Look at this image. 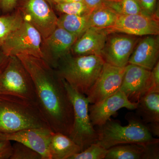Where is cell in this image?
<instances>
[{
    "mask_svg": "<svg viewBox=\"0 0 159 159\" xmlns=\"http://www.w3.org/2000/svg\"><path fill=\"white\" fill-rule=\"evenodd\" d=\"M16 57L33 81L36 102L51 131L70 136L74 107L62 78L45 59L28 55Z\"/></svg>",
    "mask_w": 159,
    "mask_h": 159,
    "instance_id": "cell-1",
    "label": "cell"
},
{
    "mask_svg": "<svg viewBox=\"0 0 159 159\" xmlns=\"http://www.w3.org/2000/svg\"><path fill=\"white\" fill-rule=\"evenodd\" d=\"M30 128L51 129L37 102L16 96L0 95V134Z\"/></svg>",
    "mask_w": 159,
    "mask_h": 159,
    "instance_id": "cell-2",
    "label": "cell"
},
{
    "mask_svg": "<svg viewBox=\"0 0 159 159\" xmlns=\"http://www.w3.org/2000/svg\"><path fill=\"white\" fill-rule=\"evenodd\" d=\"M105 61L99 55L69 54L57 62V72L73 88L86 96L101 73Z\"/></svg>",
    "mask_w": 159,
    "mask_h": 159,
    "instance_id": "cell-3",
    "label": "cell"
},
{
    "mask_svg": "<svg viewBox=\"0 0 159 159\" xmlns=\"http://www.w3.org/2000/svg\"><path fill=\"white\" fill-rule=\"evenodd\" d=\"M128 125H122L118 121L110 119L96 129L97 142L108 149L122 144L159 142L147 125L137 115H127Z\"/></svg>",
    "mask_w": 159,
    "mask_h": 159,
    "instance_id": "cell-4",
    "label": "cell"
},
{
    "mask_svg": "<svg viewBox=\"0 0 159 159\" xmlns=\"http://www.w3.org/2000/svg\"><path fill=\"white\" fill-rule=\"evenodd\" d=\"M0 95L16 96L36 102L33 81L16 56L9 57L0 68Z\"/></svg>",
    "mask_w": 159,
    "mask_h": 159,
    "instance_id": "cell-5",
    "label": "cell"
},
{
    "mask_svg": "<svg viewBox=\"0 0 159 159\" xmlns=\"http://www.w3.org/2000/svg\"><path fill=\"white\" fill-rule=\"evenodd\" d=\"M74 107V120L70 138L84 150L97 142L98 135L92 124L89 112V102L84 94L79 93L63 79Z\"/></svg>",
    "mask_w": 159,
    "mask_h": 159,
    "instance_id": "cell-6",
    "label": "cell"
},
{
    "mask_svg": "<svg viewBox=\"0 0 159 159\" xmlns=\"http://www.w3.org/2000/svg\"><path fill=\"white\" fill-rule=\"evenodd\" d=\"M42 39L39 32L24 20L20 27L12 32L0 47L8 57L28 55L46 61L45 54L42 49Z\"/></svg>",
    "mask_w": 159,
    "mask_h": 159,
    "instance_id": "cell-7",
    "label": "cell"
},
{
    "mask_svg": "<svg viewBox=\"0 0 159 159\" xmlns=\"http://www.w3.org/2000/svg\"><path fill=\"white\" fill-rule=\"evenodd\" d=\"M19 11L24 20L33 26L43 40L57 27L58 17L46 0H25Z\"/></svg>",
    "mask_w": 159,
    "mask_h": 159,
    "instance_id": "cell-8",
    "label": "cell"
},
{
    "mask_svg": "<svg viewBox=\"0 0 159 159\" xmlns=\"http://www.w3.org/2000/svg\"><path fill=\"white\" fill-rule=\"evenodd\" d=\"M141 37L123 33H110L101 56L105 62L119 67H125Z\"/></svg>",
    "mask_w": 159,
    "mask_h": 159,
    "instance_id": "cell-9",
    "label": "cell"
},
{
    "mask_svg": "<svg viewBox=\"0 0 159 159\" xmlns=\"http://www.w3.org/2000/svg\"><path fill=\"white\" fill-rule=\"evenodd\" d=\"M104 29L108 34L123 33L139 37L159 35V19L144 13L119 16L114 25Z\"/></svg>",
    "mask_w": 159,
    "mask_h": 159,
    "instance_id": "cell-10",
    "label": "cell"
},
{
    "mask_svg": "<svg viewBox=\"0 0 159 159\" xmlns=\"http://www.w3.org/2000/svg\"><path fill=\"white\" fill-rule=\"evenodd\" d=\"M125 70V67L105 62L99 77L87 95L89 104L99 102L119 90Z\"/></svg>",
    "mask_w": 159,
    "mask_h": 159,
    "instance_id": "cell-11",
    "label": "cell"
},
{
    "mask_svg": "<svg viewBox=\"0 0 159 159\" xmlns=\"http://www.w3.org/2000/svg\"><path fill=\"white\" fill-rule=\"evenodd\" d=\"M138 103L130 102L124 93L118 91L101 101L89 105V112L92 124L100 127L119 110H135Z\"/></svg>",
    "mask_w": 159,
    "mask_h": 159,
    "instance_id": "cell-12",
    "label": "cell"
},
{
    "mask_svg": "<svg viewBox=\"0 0 159 159\" xmlns=\"http://www.w3.org/2000/svg\"><path fill=\"white\" fill-rule=\"evenodd\" d=\"M52 132L47 129H27L11 133L0 134V142H20L39 153L42 159H51L49 144Z\"/></svg>",
    "mask_w": 159,
    "mask_h": 159,
    "instance_id": "cell-13",
    "label": "cell"
},
{
    "mask_svg": "<svg viewBox=\"0 0 159 159\" xmlns=\"http://www.w3.org/2000/svg\"><path fill=\"white\" fill-rule=\"evenodd\" d=\"M151 71L135 65L128 64L125 72L120 91L130 102L138 103L147 93L150 85Z\"/></svg>",
    "mask_w": 159,
    "mask_h": 159,
    "instance_id": "cell-14",
    "label": "cell"
},
{
    "mask_svg": "<svg viewBox=\"0 0 159 159\" xmlns=\"http://www.w3.org/2000/svg\"><path fill=\"white\" fill-rule=\"evenodd\" d=\"M159 35L141 38L135 47L128 64L135 65L151 70L159 61Z\"/></svg>",
    "mask_w": 159,
    "mask_h": 159,
    "instance_id": "cell-15",
    "label": "cell"
},
{
    "mask_svg": "<svg viewBox=\"0 0 159 159\" xmlns=\"http://www.w3.org/2000/svg\"><path fill=\"white\" fill-rule=\"evenodd\" d=\"M108 33L104 29L90 27L77 39L70 52L74 56H101Z\"/></svg>",
    "mask_w": 159,
    "mask_h": 159,
    "instance_id": "cell-16",
    "label": "cell"
},
{
    "mask_svg": "<svg viewBox=\"0 0 159 159\" xmlns=\"http://www.w3.org/2000/svg\"><path fill=\"white\" fill-rule=\"evenodd\" d=\"M159 143L116 145L108 149L105 159H158Z\"/></svg>",
    "mask_w": 159,
    "mask_h": 159,
    "instance_id": "cell-17",
    "label": "cell"
},
{
    "mask_svg": "<svg viewBox=\"0 0 159 159\" xmlns=\"http://www.w3.org/2000/svg\"><path fill=\"white\" fill-rule=\"evenodd\" d=\"M136 115L154 137L159 136V93H148L140 99Z\"/></svg>",
    "mask_w": 159,
    "mask_h": 159,
    "instance_id": "cell-18",
    "label": "cell"
},
{
    "mask_svg": "<svg viewBox=\"0 0 159 159\" xmlns=\"http://www.w3.org/2000/svg\"><path fill=\"white\" fill-rule=\"evenodd\" d=\"M78 38L62 28L57 27L49 37L44 41L50 50L52 63L57 66L60 59L70 54L72 46Z\"/></svg>",
    "mask_w": 159,
    "mask_h": 159,
    "instance_id": "cell-19",
    "label": "cell"
},
{
    "mask_svg": "<svg viewBox=\"0 0 159 159\" xmlns=\"http://www.w3.org/2000/svg\"><path fill=\"white\" fill-rule=\"evenodd\" d=\"M80 152L79 145L70 137L61 133L52 132L49 144L51 159H70Z\"/></svg>",
    "mask_w": 159,
    "mask_h": 159,
    "instance_id": "cell-20",
    "label": "cell"
},
{
    "mask_svg": "<svg viewBox=\"0 0 159 159\" xmlns=\"http://www.w3.org/2000/svg\"><path fill=\"white\" fill-rule=\"evenodd\" d=\"M89 14L86 15L62 14L58 17L57 27L62 28L79 38L90 28Z\"/></svg>",
    "mask_w": 159,
    "mask_h": 159,
    "instance_id": "cell-21",
    "label": "cell"
},
{
    "mask_svg": "<svg viewBox=\"0 0 159 159\" xmlns=\"http://www.w3.org/2000/svg\"><path fill=\"white\" fill-rule=\"evenodd\" d=\"M91 27L107 29L114 25L119 15L104 5L92 9L89 13Z\"/></svg>",
    "mask_w": 159,
    "mask_h": 159,
    "instance_id": "cell-22",
    "label": "cell"
},
{
    "mask_svg": "<svg viewBox=\"0 0 159 159\" xmlns=\"http://www.w3.org/2000/svg\"><path fill=\"white\" fill-rule=\"evenodd\" d=\"M24 22L19 10L12 14L0 16V46Z\"/></svg>",
    "mask_w": 159,
    "mask_h": 159,
    "instance_id": "cell-23",
    "label": "cell"
},
{
    "mask_svg": "<svg viewBox=\"0 0 159 159\" xmlns=\"http://www.w3.org/2000/svg\"><path fill=\"white\" fill-rule=\"evenodd\" d=\"M103 5L112 9L119 16L145 14L136 0H106Z\"/></svg>",
    "mask_w": 159,
    "mask_h": 159,
    "instance_id": "cell-24",
    "label": "cell"
},
{
    "mask_svg": "<svg viewBox=\"0 0 159 159\" xmlns=\"http://www.w3.org/2000/svg\"><path fill=\"white\" fill-rule=\"evenodd\" d=\"M54 5L56 10L62 14L86 15L92 10L84 2L58 3Z\"/></svg>",
    "mask_w": 159,
    "mask_h": 159,
    "instance_id": "cell-25",
    "label": "cell"
},
{
    "mask_svg": "<svg viewBox=\"0 0 159 159\" xmlns=\"http://www.w3.org/2000/svg\"><path fill=\"white\" fill-rule=\"evenodd\" d=\"M108 149L98 142L92 143L84 150L74 154L70 159H105Z\"/></svg>",
    "mask_w": 159,
    "mask_h": 159,
    "instance_id": "cell-26",
    "label": "cell"
},
{
    "mask_svg": "<svg viewBox=\"0 0 159 159\" xmlns=\"http://www.w3.org/2000/svg\"><path fill=\"white\" fill-rule=\"evenodd\" d=\"M10 159H42L39 153L20 142H14Z\"/></svg>",
    "mask_w": 159,
    "mask_h": 159,
    "instance_id": "cell-27",
    "label": "cell"
},
{
    "mask_svg": "<svg viewBox=\"0 0 159 159\" xmlns=\"http://www.w3.org/2000/svg\"><path fill=\"white\" fill-rule=\"evenodd\" d=\"M145 14L159 18L157 0H136Z\"/></svg>",
    "mask_w": 159,
    "mask_h": 159,
    "instance_id": "cell-28",
    "label": "cell"
},
{
    "mask_svg": "<svg viewBox=\"0 0 159 159\" xmlns=\"http://www.w3.org/2000/svg\"><path fill=\"white\" fill-rule=\"evenodd\" d=\"M159 93V61L151 70L150 85L147 93Z\"/></svg>",
    "mask_w": 159,
    "mask_h": 159,
    "instance_id": "cell-29",
    "label": "cell"
},
{
    "mask_svg": "<svg viewBox=\"0 0 159 159\" xmlns=\"http://www.w3.org/2000/svg\"><path fill=\"white\" fill-rule=\"evenodd\" d=\"M12 152L10 141L0 142V159H10Z\"/></svg>",
    "mask_w": 159,
    "mask_h": 159,
    "instance_id": "cell-30",
    "label": "cell"
},
{
    "mask_svg": "<svg viewBox=\"0 0 159 159\" xmlns=\"http://www.w3.org/2000/svg\"><path fill=\"white\" fill-rule=\"evenodd\" d=\"M17 0H0V7L3 11L13 10L17 4Z\"/></svg>",
    "mask_w": 159,
    "mask_h": 159,
    "instance_id": "cell-31",
    "label": "cell"
},
{
    "mask_svg": "<svg viewBox=\"0 0 159 159\" xmlns=\"http://www.w3.org/2000/svg\"><path fill=\"white\" fill-rule=\"evenodd\" d=\"M106 0H84L90 9H93L96 7L103 5Z\"/></svg>",
    "mask_w": 159,
    "mask_h": 159,
    "instance_id": "cell-32",
    "label": "cell"
},
{
    "mask_svg": "<svg viewBox=\"0 0 159 159\" xmlns=\"http://www.w3.org/2000/svg\"><path fill=\"white\" fill-rule=\"evenodd\" d=\"M8 58H9V57H7V56H6V55L3 54L2 51L0 52V68L6 62Z\"/></svg>",
    "mask_w": 159,
    "mask_h": 159,
    "instance_id": "cell-33",
    "label": "cell"
},
{
    "mask_svg": "<svg viewBox=\"0 0 159 159\" xmlns=\"http://www.w3.org/2000/svg\"><path fill=\"white\" fill-rule=\"evenodd\" d=\"M84 2V0H58L56 4L58 3L72 2Z\"/></svg>",
    "mask_w": 159,
    "mask_h": 159,
    "instance_id": "cell-34",
    "label": "cell"
},
{
    "mask_svg": "<svg viewBox=\"0 0 159 159\" xmlns=\"http://www.w3.org/2000/svg\"><path fill=\"white\" fill-rule=\"evenodd\" d=\"M58 0H46L47 2L48 3H50V4H53V5H54V4H56L57 3Z\"/></svg>",
    "mask_w": 159,
    "mask_h": 159,
    "instance_id": "cell-35",
    "label": "cell"
}]
</instances>
